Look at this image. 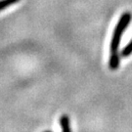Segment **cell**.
I'll use <instances>...</instances> for the list:
<instances>
[{"instance_id": "cell-5", "label": "cell", "mask_w": 132, "mask_h": 132, "mask_svg": "<svg viewBox=\"0 0 132 132\" xmlns=\"http://www.w3.org/2000/svg\"><path fill=\"white\" fill-rule=\"evenodd\" d=\"M44 132H51V131H44Z\"/></svg>"}, {"instance_id": "cell-2", "label": "cell", "mask_w": 132, "mask_h": 132, "mask_svg": "<svg viewBox=\"0 0 132 132\" xmlns=\"http://www.w3.org/2000/svg\"><path fill=\"white\" fill-rule=\"evenodd\" d=\"M60 124L62 127V132H71L70 126V118L67 114H63L60 118Z\"/></svg>"}, {"instance_id": "cell-1", "label": "cell", "mask_w": 132, "mask_h": 132, "mask_svg": "<svg viewBox=\"0 0 132 132\" xmlns=\"http://www.w3.org/2000/svg\"><path fill=\"white\" fill-rule=\"evenodd\" d=\"M132 20V15L129 12H124L121 17L118 20V24L114 28L113 33V38L111 41V54H110V61H109V67L111 70H117L120 65V58L118 54V47L120 44L121 36H122L124 30L126 29L128 24H130Z\"/></svg>"}, {"instance_id": "cell-4", "label": "cell", "mask_w": 132, "mask_h": 132, "mask_svg": "<svg viewBox=\"0 0 132 132\" xmlns=\"http://www.w3.org/2000/svg\"><path fill=\"white\" fill-rule=\"evenodd\" d=\"M132 54V40L128 43L125 47L123 48V50L121 51V57H128L129 55Z\"/></svg>"}, {"instance_id": "cell-3", "label": "cell", "mask_w": 132, "mask_h": 132, "mask_svg": "<svg viewBox=\"0 0 132 132\" xmlns=\"http://www.w3.org/2000/svg\"><path fill=\"white\" fill-rule=\"evenodd\" d=\"M20 0H0V11L8 8L12 5L16 4L17 2H19Z\"/></svg>"}]
</instances>
